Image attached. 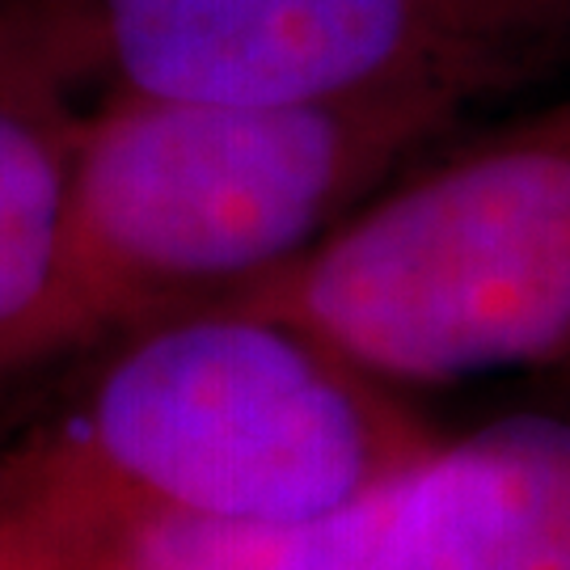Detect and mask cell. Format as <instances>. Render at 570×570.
Listing matches in <instances>:
<instances>
[{
    "label": "cell",
    "instance_id": "obj_4",
    "mask_svg": "<svg viewBox=\"0 0 570 570\" xmlns=\"http://www.w3.org/2000/svg\"><path fill=\"white\" fill-rule=\"evenodd\" d=\"M570 51V0H0V72L110 102L308 106L444 85L487 102Z\"/></svg>",
    "mask_w": 570,
    "mask_h": 570
},
{
    "label": "cell",
    "instance_id": "obj_1",
    "mask_svg": "<svg viewBox=\"0 0 570 570\" xmlns=\"http://www.w3.org/2000/svg\"><path fill=\"white\" fill-rule=\"evenodd\" d=\"M89 355L56 406L0 440V515L322 524L385 499L440 444L402 385L258 308H178Z\"/></svg>",
    "mask_w": 570,
    "mask_h": 570
},
{
    "label": "cell",
    "instance_id": "obj_5",
    "mask_svg": "<svg viewBox=\"0 0 570 570\" xmlns=\"http://www.w3.org/2000/svg\"><path fill=\"white\" fill-rule=\"evenodd\" d=\"M355 570H570V414L520 410L440 435Z\"/></svg>",
    "mask_w": 570,
    "mask_h": 570
},
{
    "label": "cell",
    "instance_id": "obj_7",
    "mask_svg": "<svg viewBox=\"0 0 570 570\" xmlns=\"http://www.w3.org/2000/svg\"><path fill=\"white\" fill-rule=\"evenodd\" d=\"M77 119L0 72V397L42 367L63 263Z\"/></svg>",
    "mask_w": 570,
    "mask_h": 570
},
{
    "label": "cell",
    "instance_id": "obj_3",
    "mask_svg": "<svg viewBox=\"0 0 570 570\" xmlns=\"http://www.w3.org/2000/svg\"><path fill=\"white\" fill-rule=\"evenodd\" d=\"M216 301L402 389L570 364V98L419 157L296 263Z\"/></svg>",
    "mask_w": 570,
    "mask_h": 570
},
{
    "label": "cell",
    "instance_id": "obj_6",
    "mask_svg": "<svg viewBox=\"0 0 570 570\" xmlns=\"http://www.w3.org/2000/svg\"><path fill=\"white\" fill-rule=\"evenodd\" d=\"M389 494L322 524H228L115 508L0 515V570H355Z\"/></svg>",
    "mask_w": 570,
    "mask_h": 570
},
{
    "label": "cell",
    "instance_id": "obj_2",
    "mask_svg": "<svg viewBox=\"0 0 570 570\" xmlns=\"http://www.w3.org/2000/svg\"><path fill=\"white\" fill-rule=\"evenodd\" d=\"M478 98L444 85L346 102H110L77 119L42 367L296 263Z\"/></svg>",
    "mask_w": 570,
    "mask_h": 570
}]
</instances>
